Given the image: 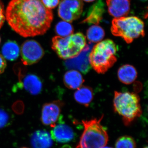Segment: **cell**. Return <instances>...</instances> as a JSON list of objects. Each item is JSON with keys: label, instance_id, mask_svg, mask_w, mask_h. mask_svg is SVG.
I'll list each match as a JSON object with an SVG mask.
<instances>
[{"label": "cell", "instance_id": "obj_1", "mask_svg": "<svg viewBox=\"0 0 148 148\" xmlns=\"http://www.w3.org/2000/svg\"><path fill=\"white\" fill-rule=\"evenodd\" d=\"M5 18L14 32L27 38L45 34L53 21V13L42 0H11Z\"/></svg>", "mask_w": 148, "mask_h": 148}, {"label": "cell", "instance_id": "obj_2", "mask_svg": "<svg viewBox=\"0 0 148 148\" xmlns=\"http://www.w3.org/2000/svg\"><path fill=\"white\" fill-rule=\"evenodd\" d=\"M114 110L122 118L125 125H130L142 114L140 99L134 92L115 91L113 100Z\"/></svg>", "mask_w": 148, "mask_h": 148}, {"label": "cell", "instance_id": "obj_3", "mask_svg": "<svg viewBox=\"0 0 148 148\" xmlns=\"http://www.w3.org/2000/svg\"><path fill=\"white\" fill-rule=\"evenodd\" d=\"M117 47L112 40L107 39L92 47L88 56L92 69L99 74H104L116 62Z\"/></svg>", "mask_w": 148, "mask_h": 148}, {"label": "cell", "instance_id": "obj_4", "mask_svg": "<svg viewBox=\"0 0 148 148\" xmlns=\"http://www.w3.org/2000/svg\"><path fill=\"white\" fill-rule=\"evenodd\" d=\"M103 118V115L82 121L84 131L76 148H101L107 145L109 137L106 128L101 124Z\"/></svg>", "mask_w": 148, "mask_h": 148}, {"label": "cell", "instance_id": "obj_5", "mask_svg": "<svg viewBox=\"0 0 148 148\" xmlns=\"http://www.w3.org/2000/svg\"><path fill=\"white\" fill-rule=\"evenodd\" d=\"M111 31L114 36L121 37L127 44L131 43L140 36H145L144 22L136 16L114 18Z\"/></svg>", "mask_w": 148, "mask_h": 148}, {"label": "cell", "instance_id": "obj_6", "mask_svg": "<svg viewBox=\"0 0 148 148\" xmlns=\"http://www.w3.org/2000/svg\"><path fill=\"white\" fill-rule=\"evenodd\" d=\"M86 46V38L83 34L77 33L66 37L53 38L51 48L61 59L69 60L79 55Z\"/></svg>", "mask_w": 148, "mask_h": 148}, {"label": "cell", "instance_id": "obj_7", "mask_svg": "<svg viewBox=\"0 0 148 148\" xmlns=\"http://www.w3.org/2000/svg\"><path fill=\"white\" fill-rule=\"evenodd\" d=\"M44 54V50L41 45L34 40H28L21 45V61L25 66L38 63L43 57Z\"/></svg>", "mask_w": 148, "mask_h": 148}, {"label": "cell", "instance_id": "obj_8", "mask_svg": "<svg viewBox=\"0 0 148 148\" xmlns=\"http://www.w3.org/2000/svg\"><path fill=\"white\" fill-rule=\"evenodd\" d=\"M83 7L82 0H61L58 15L64 21L71 22L79 18Z\"/></svg>", "mask_w": 148, "mask_h": 148}, {"label": "cell", "instance_id": "obj_9", "mask_svg": "<svg viewBox=\"0 0 148 148\" xmlns=\"http://www.w3.org/2000/svg\"><path fill=\"white\" fill-rule=\"evenodd\" d=\"M64 106L63 102L56 101L46 103L42 106L40 120L44 125L54 127L59 119L61 108Z\"/></svg>", "mask_w": 148, "mask_h": 148}, {"label": "cell", "instance_id": "obj_10", "mask_svg": "<svg viewBox=\"0 0 148 148\" xmlns=\"http://www.w3.org/2000/svg\"><path fill=\"white\" fill-rule=\"evenodd\" d=\"M92 42L86 46L82 52L75 58L69 59L65 64L68 68L77 69L83 73H86L90 68L88 56L92 47Z\"/></svg>", "mask_w": 148, "mask_h": 148}, {"label": "cell", "instance_id": "obj_11", "mask_svg": "<svg viewBox=\"0 0 148 148\" xmlns=\"http://www.w3.org/2000/svg\"><path fill=\"white\" fill-rule=\"evenodd\" d=\"M109 13L115 18L126 16L130 10V0H106Z\"/></svg>", "mask_w": 148, "mask_h": 148}, {"label": "cell", "instance_id": "obj_12", "mask_svg": "<svg viewBox=\"0 0 148 148\" xmlns=\"http://www.w3.org/2000/svg\"><path fill=\"white\" fill-rule=\"evenodd\" d=\"M105 12V4L103 0H98L89 9L86 18L81 23L98 25L103 19Z\"/></svg>", "mask_w": 148, "mask_h": 148}, {"label": "cell", "instance_id": "obj_13", "mask_svg": "<svg viewBox=\"0 0 148 148\" xmlns=\"http://www.w3.org/2000/svg\"><path fill=\"white\" fill-rule=\"evenodd\" d=\"M51 138L58 143H69L74 138L73 131L71 127L64 124L56 125L51 132Z\"/></svg>", "mask_w": 148, "mask_h": 148}, {"label": "cell", "instance_id": "obj_14", "mask_svg": "<svg viewBox=\"0 0 148 148\" xmlns=\"http://www.w3.org/2000/svg\"><path fill=\"white\" fill-rule=\"evenodd\" d=\"M31 144L33 148H51L53 140L49 132L39 130L32 134Z\"/></svg>", "mask_w": 148, "mask_h": 148}, {"label": "cell", "instance_id": "obj_15", "mask_svg": "<svg viewBox=\"0 0 148 148\" xmlns=\"http://www.w3.org/2000/svg\"><path fill=\"white\" fill-rule=\"evenodd\" d=\"M19 84L32 95H38L42 90V81L34 74H29L24 77L23 82H19Z\"/></svg>", "mask_w": 148, "mask_h": 148}, {"label": "cell", "instance_id": "obj_16", "mask_svg": "<svg viewBox=\"0 0 148 148\" xmlns=\"http://www.w3.org/2000/svg\"><path fill=\"white\" fill-rule=\"evenodd\" d=\"M64 82L69 89H77L82 86L84 79L79 72L72 70L66 72L64 75Z\"/></svg>", "mask_w": 148, "mask_h": 148}, {"label": "cell", "instance_id": "obj_17", "mask_svg": "<svg viewBox=\"0 0 148 148\" xmlns=\"http://www.w3.org/2000/svg\"><path fill=\"white\" fill-rule=\"evenodd\" d=\"M117 74L119 80L125 84L134 82L138 76V73L135 67L128 64L121 67L118 71Z\"/></svg>", "mask_w": 148, "mask_h": 148}, {"label": "cell", "instance_id": "obj_18", "mask_svg": "<svg viewBox=\"0 0 148 148\" xmlns=\"http://www.w3.org/2000/svg\"><path fill=\"white\" fill-rule=\"evenodd\" d=\"M92 88L87 86H82L74 93V98L77 103L88 107L93 99Z\"/></svg>", "mask_w": 148, "mask_h": 148}, {"label": "cell", "instance_id": "obj_19", "mask_svg": "<svg viewBox=\"0 0 148 148\" xmlns=\"http://www.w3.org/2000/svg\"><path fill=\"white\" fill-rule=\"evenodd\" d=\"M3 57L8 60L14 61L19 56L20 48L17 43L13 41H8L3 45L2 48Z\"/></svg>", "mask_w": 148, "mask_h": 148}, {"label": "cell", "instance_id": "obj_20", "mask_svg": "<svg viewBox=\"0 0 148 148\" xmlns=\"http://www.w3.org/2000/svg\"><path fill=\"white\" fill-rule=\"evenodd\" d=\"M105 36L104 29L97 25H94L88 28L86 32L88 39L90 42H99L103 39Z\"/></svg>", "mask_w": 148, "mask_h": 148}, {"label": "cell", "instance_id": "obj_21", "mask_svg": "<svg viewBox=\"0 0 148 148\" xmlns=\"http://www.w3.org/2000/svg\"><path fill=\"white\" fill-rule=\"evenodd\" d=\"M55 31L59 36L66 37L73 34L74 28L71 24L69 22L61 21L56 26Z\"/></svg>", "mask_w": 148, "mask_h": 148}, {"label": "cell", "instance_id": "obj_22", "mask_svg": "<svg viewBox=\"0 0 148 148\" xmlns=\"http://www.w3.org/2000/svg\"><path fill=\"white\" fill-rule=\"evenodd\" d=\"M115 147V148H136V144L132 137L124 135L117 140Z\"/></svg>", "mask_w": 148, "mask_h": 148}, {"label": "cell", "instance_id": "obj_23", "mask_svg": "<svg viewBox=\"0 0 148 148\" xmlns=\"http://www.w3.org/2000/svg\"><path fill=\"white\" fill-rule=\"evenodd\" d=\"M12 119L9 112L0 108V129L9 125L12 122Z\"/></svg>", "mask_w": 148, "mask_h": 148}, {"label": "cell", "instance_id": "obj_24", "mask_svg": "<svg viewBox=\"0 0 148 148\" xmlns=\"http://www.w3.org/2000/svg\"><path fill=\"white\" fill-rule=\"evenodd\" d=\"M25 66L23 63H17L14 66V71L16 75L18 76L19 82H21L27 72V68Z\"/></svg>", "mask_w": 148, "mask_h": 148}, {"label": "cell", "instance_id": "obj_25", "mask_svg": "<svg viewBox=\"0 0 148 148\" xmlns=\"http://www.w3.org/2000/svg\"><path fill=\"white\" fill-rule=\"evenodd\" d=\"M12 110L14 112L18 114L23 113L24 109V103L21 101H18L14 103L12 106Z\"/></svg>", "mask_w": 148, "mask_h": 148}, {"label": "cell", "instance_id": "obj_26", "mask_svg": "<svg viewBox=\"0 0 148 148\" xmlns=\"http://www.w3.org/2000/svg\"><path fill=\"white\" fill-rule=\"evenodd\" d=\"M42 1L47 8L52 9L57 7L60 0H42Z\"/></svg>", "mask_w": 148, "mask_h": 148}, {"label": "cell", "instance_id": "obj_27", "mask_svg": "<svg viewBox=\"0 0 148 148\" xmlns=\"http://www.w3.org/2000/svg\"><path fill=\"white\" fill-rule=\"evenodd\" d=\"M5 13L4 6L2 2L0 0V29L2 27L5 20Z\"/></svg>", "mask_w": 148, "mask_h": 148}, {"label": "cell", "instance_id": "obj_28", "mask_svg": "<svg viewBox=\"0 0 148 148\" xmlns=\"http://www.w3.org/2000/svg\"><path fill=\"white\" fill-rule=\"evenodd\" d=\"M6 67L7 63L5 58L0 54V75L4 73Z\"/></svg>", "mask_w": 148, "mask_h": 148}, {"label": "cell", "instance_id": "obj_29", "mask_svg": "<svg viewBox=\"0 0 148 148\" xmlns=\"http://www.w3.org/2000/svg\"><path fill=\"white\" fill-rule=\"evenodd\" d=\"M84 1L86 2H91L94 1L95 0H84Z\"/></svg>", "mask_w": 148, "mask_h": 148}, {"label": "cell", "instance_id": "obj_30", "mask_svg": "<svg viewBox=\"0 0 148 148\" xmlns=\"http://www.w3.org/2000/svg\"><path fill=\"white\" fill-rule=\"evenodd\" d=\"M101 148H112V147H106V146H105V147H103Z\"/></svg>", "mask_w": 148, "mask_h": 148}, {"label": "cell", "instance_id": "obj_31", "mask_svg": "<svg viewBox=\"0 0 148 148\" xmlns=\"http://www.w3.org/2000/svg\"><path fill=\"white\" fill-rule=\"evenodd\" d=\"M140 1H142L145 2L146 1H147V0H140Z\"/></svg>", "mask_w": 148, "mask_h": 148}, {"label": "cell", "instance_id": "obj_32", "mask_svg": "<svg viewBox=\"0 0 148 148\" xmlns=\"http://www.w3.org/2000/svg\"><path fill=\"white\" fill-rule=\"evenodd\" d=\"M143 148H148L147 146H145V147H144Z\"/></svg>", "mask_w": 148, "mask_h": 148}, {"label": "cell", "instance_id": "obj_33", "mask_svg": "<svg viewBox=\"0 0 148 148\" xmlns=\"http://www.w3.org/2000/svg\"><path fill=\"white\" fill-rule=\"evenodd\" d=\"M29 148L26 147H21V148Z\"/></svg>", "mask_w": 148, "mask_h": 148}, {"label": "cell", "instance_id": "obj_34", "mask_svg": "<svg viewBox=\"0 0 148 148\" xmlns=\"http://www.w3.org/2000/svg\"><path fill=\"white\" fill-rule=\"evenodd\" d=\"M1 37H0V43H1Z\"/></svg>", "mask_w": 148, "mask_h": 148}]
</instances>
